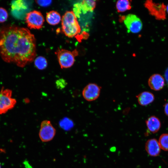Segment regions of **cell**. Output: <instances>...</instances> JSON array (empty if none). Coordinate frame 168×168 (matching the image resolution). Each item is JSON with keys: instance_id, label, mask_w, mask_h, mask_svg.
<instances>
[{"instance_id": "1", "label": "cell", "mask_w": 168, "mask_h": 168, "mask_svg": "<svg viewBox=\"0 0 168 168\" xmlns=\"http://www.w3.org/2000/svg\"><path fill=\"white\" fill-rule=\"evenodd\" d=\"M0 56L5 62L24 67L36 56V42L28 29L15 25L0 29Z\"/></svg>"}, {"instance_id": "2", "label": "cell", "mask_w": 168, "mask_h": 168, "mask_svg": "<svg viewBox=\"0 0 168 168\" xmlns=\"http://www.w3.org/2000/svg\"><path fill=\"white\" fill-rule=\"evenodd\" d=\"M61 25L63 32L68 37H73L80 32V26L73 11L65 12L62 18Z\"/></svg>"}, {"instance_id": "3", "label": "cell", "mask_w": 168, "mask_h": 168, "mask_svg": "<svg viewBox=\"0 0 168 168\" xmlns=\"http://www.w3.org/2000/svg\"><path fill=\"white\" fill-rule=\"evenodd\" d=\"M57 55L59 64L61 68L71 67L74 64L75 57L78 54L75 49L72 51L63 49H58L55 52Z\"/></svg>"}, {"instance_id": "4", "label": "cell", "mask_w": 168, "mask_h": 168, "mask_svg": "<svg viewBox=\"0 0 168 168\" xmlns=\"http://www.w3.org/2000/svg\"><path fill=\"white\" fill-rule=\"evenodd\" d=\"M12 91L2 87L0 91V114L6 113L13 109L16 103V100L12 98Z\"/></svg>"}, {"instance_id": "5", "label": "cell", "mask_w": 168, "mask_h": 168, "mask_svg": "<svg viewBox=\"0 0 168 168\" xmlns=\"http://www.w3.org/2000/svg\"><path fill=\"white\" fill-rule=\"evenodd\" d=\"M44 21V17L39 11L34 10L27 13L25 21L30 29H40L43 27Z\"/></svg>"}, {"instance_id": "6", "label": "cell", "mask_w": 168, "mask_h": 168, "mask_svg": "<svg viewBox=\"0 0 168 168\" xmlns=\"http://www.w3.org/2000/svg\"><path fill=\"white\" fill-rule=\"evenodd\" d=\"M56 132L55 129L50 121L45 120L41 122L39 136L42 142H46L51 140L54 137Z\"/></svg>"}, {"instance_id": "7", "label": "cell", "mask_w": 168, "mask_h": 168, "mask_svg": "<svg viewBox=\"0 0 168 168\" xmlns=\"http://www.w3.org/2000/svg\"><path fill=\"white\" fill-rule=\"evenodd\" d=\"M124 22L129 31L132 33H138L142 29V22L135 15L132 14L128 15L124 18Z\"/></svg>"}, {"instance_id": "8", "label": "cell", "mask_w": 168, "mask_h": 168, "mask_svg": "<svg viewBox=\"0 0 168 168\" xmlns=\"http://www.w3.org/2000/svg\"><path fill=\"white\" fill-rule=\"evenodd\" d=\"M101 87L95 83H90L86 85L82 91V95L85 99L91 101L95 100L99 97Z\"/></svg>"}, {"instance_id": "9", "label": "cell", "mask_w": 168, "mask_h": 168, "mask_svg": "<svg viewBox=\"0 0 168 168\" xmlns=\"http://www.w3.org/2000/svg\"><path fill=\"white\" fill-rule=\"evenodd\" d=\"M148 83L152 90L158 91L162 89L165 85V80L163 77L158 74H155L149 78Z\"/></svg>"}, {"instance_id": "10", "label": "cell", "mask_w": 168, "mask_h": 168, "mask_svg": "<svg viewBox=\"0 0 168 168\" xmlns=\"http://www.w3.org/2000/svg\"><path fill=\"white\" fill-rule=\"evenodd\" d=\"M151 4L150 10L152 14L158 20H165L166 18V5L163 3Z\"/></svg>"}, {"instance_id": "11", "label": "cell", "mask_w": 168, "mask_h": 168, "mask_svg": "<svg viewBox=\"0 0 168 168\" xmlns=\"http://www.w3.org/2000/svg\"><path fill=\"white\" fill-rule=\"evenodd\" d=\"M145 150L150 156H156L160 153L161 148L158 142L155 138L148 140L145 143Z\"/></svg>"}, {"instance_id": "12", "label": "cell", "mask_w": 168, "mask_h": 168, "mask_svg": "<svg viewBox=\"0 0 168 168\" xmlns=\"http://www.w3.org/2000/svg\"><path fill=\"white\" fill-rule=\"evenodd\" d=\"M147 129L152 133L157 132L161 126V123L159 119L154 116L149 117L146 121Z\"/></svg>"}, {"instance_id": "13", "label": "cell", "mask_w": 168, "mask_h": 168, "mask_svg": "<svg viewBox=\"0 0 168 168\" xmlns=\"http://www.w3.org/2000/svg\"><path fill=\"white\" fill-rule=\"evenodd\" d=\"M139 104L142 106L147 105L153 101L155 97L153 94L149 91L142 92L136 96Z\"/></svg>"}, {"instance_id": "14", "label": "cell", "mask_w": 168, "mask_h": 168, "mask_svg": "<svg viewBox=\"0 0 168 168\" xmlns=\"http://www.w3.org/2000/svg\"><path fill=\"white\" fill-rule=\"evenodd\" d=\"M46 20L49 24L55 25L60 22L61 17L60 14L57 11H51L46 13Z\"/></svg>"}, {"instance_id": "15", "label": "cell", "mask_w": 168, "mask_h": 168, "mask_svg": "<svg viewBox=\"0 0 168 168\" xmlns=\"http://www.w3.org/2000/svg\"><path fill=\"white\" fill-rule=\"evenodd\" d=\"M96 2L94 0H84L80 5L81 8L84 12L91 11L94 10Z\"/></svg>"}, {"instance_id": "16", "label": "cell", "mask_w": 168, "mask_h": 168, "mask_svg": "<svg viewBox=\"0 0 168 168\" xmlns=\"http://www.w3.org/2000/svg\"><path fill=\"white\" fill-rule=\"evenodd\" d=\"M116 7L119 12H124L131 8L129 1L127 0H120L117 1Z\"/></svg>"}, {"instance_id": "17", "label": "cell", "mask_w": 168, "mask_h": 168, "mask_svg": "<svg viewBox=\"0 0 168 168\" xmlns=\"http://www.w3.org/2000/svg\"><path fill=\"white\" fill-rule=\"evenodd\" d=\"M34 64L38 69L42 70L47 67L48 63L46 59L44 57L39 56L35 59Z\"/></svg>"}, {"instance_id": "18", "label": "cell", "mask_w": 168, "mask_h": 168, "mask_svg": "<svg viewBox=\"0 0 168 168\" xmlns=\"http://www.w3.org/2000/svg\"><path fill=\"white\" fill-rule=\"evenodd\" d=\"M158 142L161 149L165 151H168V134L161 135L159 138Z\"/></svg>"}, {"instance_id": "19", "label": "cell", "mask_w": 168, "mask_h": 168, "mask_svg": "<svg viewBox=\"0 0 168 168\" xmlns=\"http://www.w3.org/2000/svg\"><path fill=\"white\" fill-rule=\"evenodd\" d=\"M59 125L62 128L67 130L71 129L73 127V124L72 120L66 118L60 121Z\"/></svg>"}, {"instance_id": "20", "label": "cell", "mask_w": 168, "mask_h": 168, "mask_svg": "<svg viewBox=\"0 0 168 168\" xmlns=\"http://www.w3.org/2000/svg\"><path fill=\"white\" fill-rule=\"evenodd\" d=\"M8 16V13L7 10L3 7H0V23L6 21Z\"/></svg>"}, {"instance_id": "21", "label": "cell", "mask_w": 168, "mask_h": 168, "mask_svg": "<svg viewBox=\"0 0 168 168\" xmlns=\"http://www.w3.org/2000/svg\"><path fill=\"white\" fill-rule=\"evenodd\" d=\"M57 87L60 89H63L67 84L65 80L63 79H60L57 80L56 82Z\"/></svg>"}, {"instance_id": "22", "label": "cell", "mask_w": 168, "mask_h": 168, "mask_svg": "<svg viewBox=\"0 0 168 168\" xmlns=\"http://www.w3.org/2000/svg\"><path fill=\"white\" fill-rule=\"evenodd\" d=\"M35 1L39 5L44 7L49 5L52 2L51 0H36Z\"/></svg>"}, {"instance_id": "23", "label": "cell", "mask_w": 168, "mask_h": 168, "mask_svg": "<svg viewBox=\"0 0 168 168\" xmlns=\"http://www.w3.org/2000/svg\"><path fill=\"white\" fill-rule=\"evenodd\" d=\"M164 76L166 83L168 86V67L165 71Z\"/></svg>"}, {"instance_id": "24", "label": "cell", "mask_w": 168, "mask_h": 168, "mask_svg": "<svg viewBox=\"0 0 168 168\" xmlns=\"http://www.w3.org/2000/svg\"><path fill=\"white\" fill-rule=\"evenodd\" d=\"M164 107L165 113L167 116H168V103L165 104Z\"/></svg>"}, {"instance_id": "25", "label": "cell", "mask_w": 168, "mask_h": 168, "mask_svg": "<svg viewBox=\"0 0 168 168\" xmlns=\"http://www.w3.org/2000/svg\"><path fill=\"white\" fill-rule=\"evenodd\" d=\"M24 165L26 168H32V166L29 164L27 161H25L24 162Z\"/></svg>"}, {"instance_id": "26", "label": "cell", "mask_w": 168, "mask_h": 168, "mask_svg": "<svg viewBox=\"0 0 168 168\" xmlns=\"http://www.w3.org/2000/svg\"><path fill=\"white\" fill-rule=\"evenodd\" d=\"M166 10L167 12L168 13V4L167 5V6L166 7Z\"/></svg>"}, {"instance_id": "27", "label": "cell", "mask_w": 168, "mask_h": 168, "mask_svg": "<svg viewBox=\"0 0 168 168\" xmlns=\"http://www.w3.org/2000/svg\"><path fill=\"white\" fill-rule=\"evenodd\" d=\"M0 168H1V165L0 163Z\"/></svg>"}]
</instances>
